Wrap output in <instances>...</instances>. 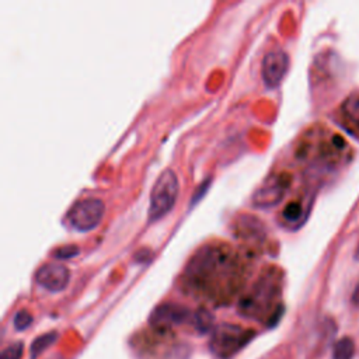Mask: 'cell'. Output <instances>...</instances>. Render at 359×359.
<instances>
[{
	"mask_svg": "<svg viewBox=\"0 0 359 359\" xmlns=\"http://www.w3.org/2000/svg\"><path fill=\"white\" fill-rule=\"evenodd\" d=\"M178 198V177L174 170L160 172L150 191L149 222H156L171 212Z\"/></svg>",
	"mask_w": 359,
	"mask_h": 359,
	"instance_id": "6da1fadb",
	"label": "cell"
},
{
	"mask_svg": "<svg viewBox=\"0 0 359 359\" xmlns=\"http://www.w3.org/2000/svg\"><path fill=\"white\" fill-rule=\"evenodd\" d=\"M105 205L98 198H87L76 202L67 212L70 226L79 231L94 230L102 220Z\"/></svg>",
	"mask_w": 359,
	"mask_h": 359,
	"instance_id": "7a4b0ae2",
	"label": "cell"
},
{
	"mask_svg": "<svg viewBox=\"0 0 359 359\" xmlns=\"http://www.w3.org/2000/svg\"><path fill=\"white\" fill-rule=\"evenodd\" d=\"M251 337L252 334L238 325L223 324L215 330L210 341V349L215 355L227 358L241 349Z\"/></svg>",
	"mask_w": 359,
	"mask_h": 359,
	"instance_id": "3957f363",
	"label": "cell"
},
{
	"mask_svg": "<svg viewBox=\"0 0 359 359\" xmlns=\"http://www.w3.org/2000/svg\"><path fill=\"white\" fill-rule=\"evenodd\" d=\"M289 70V56L282 49L269 50L261 65V76L268 88L278 87Z\"/></svg>",
	"mask_w": 359,
	"mask_h": 359,
	"instance_id": "277c9868",
	"label": "cell"
},
{
	"mask_svg": "<svg viewBox=\"0 0 359 359\" xmlns=\"http://www.w3.org/2000/svg\"><path fill=\"white\" fill-rule=\"evenodd\" d=\"M194 313L175 303H163L150 314V324L157 328H167L192 321Z\"/></svg>",
	"mask_w": 359,
	"mask_h": 359,
	"instance_id": "5b68a950",
	"label": "cell"
},
{
	"mask_svg": "<svg viewBox=\"0 0 359 359\" xmlns=\"http://www.w3.org/2000/svg\"><path fill=\"white\" fill-rule=\"evenodd\" d=\"M70 279V271L59 262H48L38 268L35 280L39 286L49 292L63 290Z\"/></svg>",
	"mask_w": 359,
	"mask_h": 359,
	"instance_id": "8992f818",
	"label": "cell"
},
{
	"mask_svg": "<svg viewBox=\"0 0 359 359\" xmlns=\"http://www.w3.org/2000/svg\"><path fill=\"white\" fill-rule=\"evenodd\" d=\"M283 195V187L282 181L276 182H268L264 188L257 191L255 194V205L258 206H272L275 205Z\"/></svg>",
	"mask_w": 359,
	"mask_h": 359,
	"instance_id": "52a82bcc",
	"label": "cell"
},
{
	"mask_svg": "<svg viewBox=\"0 0 359 359\" xmlns=\"http://www.w3.org/2000/svg\"><path fill=\"white\" fill-rule=\"evenodd\" d=\"M342 114L349 122H352L355 125H359V93L351 94L344 101Z\"/></svg>",
	"mask_w": 359,
	"mask_h": 359,
	"instance_id": "ba28073f",
	"label": "cell"
},
{
	"mask_svg": "<svg viewBox=\"0 0 359 359\" xmlns=\"http://www.w3.org/2000/svg\"><path fill=\"white\" fill-rule=\"evenodd\" d=\"M353 351H355V345L353 341L348 337L339 339L335 346H334V353H332V359H352L353 356Z\"/></svg>",
	"mask_w": 359,
	"mask_h": 359,
	"instance_id": "9c48e42d",
	"label": "cell"
},
{
	"mask_svg": "<svg viewBox=\"0 0 359 359\" xmlns=\"http://www.w3.org/2000/svg\"><path fill=\"white\" fill-rule=\"evenodd\" d=\"M192 325L195 330H198L199 332H206L210 330L212 323H213V317L208 310H198L194 313L192 316Z\"/></svg>",
	"mask_w": 359,
	"mask_h": 359,
	"instance_id": "30bf717a",
	"label": "cell"
},
{
	"mask_svg": "<svg viewBox=\"0 0 359 359\" xmlns=\"http://www.w3.org/2000/svg\"><path fill=\"white\" fill-rule=\"evenodd\" d=\"M57 338V334L56 332H46L43 335H39L31 345V353H32V358H36L43 349H46L48 346H50L55 339Z\"/></svg>",
	"mask_w": 359,
	"mask_h": 359,
	"instance_id": "8fae6325",
	"label": "cell"
},
{
	"mask_svg": "<svg viewBox=\"0 0 359 359\" xmlns=\"http://www.w3.org/2000/svg\"><path fill=\"white\" fill-rule=\"evenodd\" d=\"M79 247L74 245V244H70V245H63V247H59L57 250L53 251V258L56 259H70L73 257H76L79 254Z\"/></svg>",
	"mask_w": 359,
	"mask_h": 359,
	"instance_id": "7c38bea8",
	"label": "cell"
},
{
	"mask_svg": "<svg viewBox=\"0 0 359 359\" xmlns=\"http://www.w3.org/2000/svg\"><path fill=\"white\" fill-rule=\"evenodd\" d=\"M31 323H32V316L27 310H20L14 316V328L18 331L28 328L31 325Z\"/></svg>",
	"mask_w": 359,
	"mask_h": 359,
	"instance_id": "4fadbf2b",
	"label": "cell"
},
{
	"mask_svg": "<svg viewBox=\"0 0 359 359\" xmlns=\"http://www.w3.org/2000/svg\"><path fill=\"white\" fill-rule=\"evenodd\" d=\"M22 349H24V346L21 342L10 344L6 349H3L0 359H21Z\"/></svg>",
	"mask_w": 359,
	"mask_h": 359,
	"instance_id": "5bb4252c",
	"label": "cell"
},
{
	"mask_svg": "<svg viewBox=\"0 0 359 359\" xmlns=\"http://www.w3.org/2000/svg\"><path fill=\"white\" fill-rule=\"evenodd\" d=\"M283 216L289 220H296L300 216V206L297 203H290L283 210Z\"/></svg>",
	"mask_w": 359,
	"mask_h": 359,
	"instance_id": "9a60e30c",
	"label": "cell"
},
{
	"mask_svg": "<svg viewBox=\"0 0 359 359\" xmlns=\"http://www.w3.org/2000/svg\"><path fill=\"white\" fill-rule=\"evenodd\" d=\"M355 259L359 261V245H358V248H356V251H355Z\"/></svg>",
	"mask_w": 359,
	"mask_h": 359,
	"instance_id": "2e32d148",
	"label": "cell"
}]
</instances>
